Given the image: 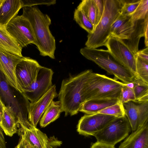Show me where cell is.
I'll use <instances>...</instances> for the list:
<instances>
[{
  "label": "cell",
  "instance_id": "cell-1",
  "mask_svg": "<svg viewBox=\"0 0 148 148\" xmlns=\"http://www.w3.org/2000/svg\"><path fill=\"white\" fill-rule=\"evenodd\" d=\"M22 15L31 24L35 37V45L40 55L54 59L56 42L49 28L51 23L49 16L43 13L35 6L23 8Z\"/></svg>",
  "mask_w": 148,
  "mask_h": 148
},
{
  "label": "cell",
  "instance_id": "cell-2",
  "mask_svg": "<svg viewBox=\"0 0 148 148\" xmlns=\"http://www.w3.org/2000/svg\"><path fill=\"white\" fill-rule=\"evenodd\" d=\"M92 71L88 69L77 75H70L62 81L58 96L65 116L77 114L81 105L85 101V82Z\"/></svg>",
  "mask_w": 148,
  "mask_h": 148
},
{
  "label": "cell",
  "instance_id": "cell-3",
  "mask_svg": "<svg viewBox=\"0 0 148 148\" xmlns=\"http://www.w3.org/2000/svg\"><path fill=\"white\" fill-rule=\"evenodd\" d=\"M0 97L5 105L11 110L15 114L21 130L36 127L33 125L28 119L29 101L23 93L17 91L9 84L0 71Z\"/></svg>",
  "mask_w": 148,
  "mask_h": 148
},
{
  "label": "cell",
  "instance_id": "cell-4",
  "mask_svg": "<svg viewBox=\"0 0 148 148\" xmlns=\"http://www.w3.org/2000/svg\"><path fill=\"white\" fill-rule=\"evenodd\" d=\"M102 15L93 32L88 34L86 47L97 48L105 46L110 37L112 24L120 13L123 4V0H104Z\"/></svg>",
  "mask_w": 148,
  "mask_h": 148
},
{
  "label": "cell",
  "instance_id": "cell-5",
  "mask_svg": "<svg viewBox=\"0 0 148 148\" xmlns=\"http://www.w3.org/2000/svg\"><path fill=\"white\" fill-rule=\"evenodd\" d=\"M124 84L105 75L94 73L92 70L85 82V101L98 99H119Z\"/></svg>",
  "mask_w": 148,
  "mask_h": 148
},
{
  "label": "cell",
  "instance_id": "cell-6",
  "mask_svg": "<svg viewBox=\"0 0 148 148\" xmlns=\"http://www.w3.org/2000/svg\"><path fill=\"white\" fill-rule=\"evenodd\" d=\"M80 52L86 59L95 63L108 74L114 75V79H119L124 84L132 82L135 77L119 64L108 50L86 47L81 49Z\"/></svg>",
  "mask_w": 148,
  "mask_h": 148
},
{
  "label": "cell",
  "instance_id": "cell-7",
  "mask_svg": "<svg viewBox=\"0 0 148 148\" xmlns=\"http://www.w3.org/2000/svg\"><path fill=\"white\" fill-rule=\"evenodd\" d=\"M131 129L129 122L125 115L116 117L94 136L97 141L114 146L125 138Z\"/></svg>",
  "mask_w": 148,
  "mask_h": 148
},
{
  "label": "cell",
  "instance_id": "cell-8",
  "mask_svg": "<svg viewBox=\"0 0 148 148\" xmlns=\"http://www.w3.org/2000/svg\"><path fill=\"white\" fill-rule=\"evenodd\" d=\"M105 46L119 64L137 77L136 70V55L130 49L123 40L110 36Z\"/></svg>",
  "mask_w": 148,
  "mask_h": 148
},
{
  "label": "cell",
  "instance_id": "cell-9",
  "mask_svg": "<svg viewBox=\"0 0 148 148\" xmlns=\"http://www.w3.org/2000/svg\"><path fill=\"white\" fill-rule=\"evenodd\" d=\"M5 27L10 35L22 48L31 43L35 45V37L31 24L22 15L14 17Z\"/></svg>",
  "mask_w": 148,
  "mask_h": 148
},
{
  "label": "cell",
  "instance_id": "cell-10",
  "mask_svg": "<svg viewBox=\"0 0 148 148\" xmlns=\"http://www.w3.org/2000/svg\"><path fill=\"white\" fill-rule=\"evenodd\" d=\"M53 73L51 69L40 66L34 83L22 91L30 102L38 100L51 88Z\"/></svg>",
  "mask_w": 148,
  "mask_h": 148
},
{
  "label": "cell",
  "instance_id": "cell-11",
  "mask_svg": "<svg viewBox=\"0 0 148 148\" xmlns=\"http://www.w3.org/2000/svg\"><path fill=\"white\" fill-rule=\"evenodd\" d=\"M41 66L36 60L26 57H23L17 64L15 75L18 87L22 92L34 83Z\"/></svg>",
  "mask_w": 148,
  "mask_h": 148
},
{
  "label": "cell",
  "instance_id": "cell-12",
  "mask_svg": "<svg viewBox=\"0 0 148 148\" xmlns=\"http://www.w3.org/2000/svg\"><path fill=\"white\" fill-rule=\"evenodd\" d=\"M116 118L100 113L85 114L78 121L77 131L80 134L84 136H94Z\"/></svg>",
  "mask_w": 148,
  "mask_h": 148
},
{
  "label": "cell",
  "instance_id": "cell-13",
  "mask_svg": "<svg viewBox=\"0 0 148 148\" xmlns=\"http://www.w3.org/2000/svg\"><path fill=\"white\" fill-rule=\"evenodd\" d=\"M125 115L133 132L148 121V102L130 101L123 104Z\"/></svg>",
  "mask_w": 148,
  "mask_h": 148
},
{
  "label": "cell",
  "instance_id": "cell-14",
  "mask_svg": "<svg viewBox=\"0 0 148 148\" xmlns=\"http://www.w3.org/2000/svg\"><path fill=\"white\" fill-rule=\"evenodd\" d=\"M58 96L55 85L37 101L29 103L28 118L29 122L36 127L45 111L53 101Z\"/></svg>",
  "mask_w": 148,
  "mask_h": 148
},
{
  "label": "cell",
  "instance_id": "cell-15",
  "mask_svg": "<svg viewBox=\"0 0 148 148\" xmlns=\"http://www.w3.org/2000/svg\"><path fill=\"white\" fill-rule=\"evenodd\" d=\"M25 140L34 148H53L61 145L62 141L54 136L49 138L46 134L36 127L25 129L21 131Z\"/></svg>",
  "mask_w": 148,
  "mask_h": 148
},
{
  "label": "cell",
  "instance_id": "cell-16",
  "mask_svg": "<svg viewBox=\"0 0 148 148\" xmlns=\"http://www.w3.org/2000/svg\"><path fill=\"white\" fill-rule=\"evenodd\" d=\"M23 57L0 50V71L4 75L9 84L21 93L18 86L15 69L17 65Z\"/></svg>",
  "mask_w": 148,
  "mask_h": 148
},
{
  "label": "cell",
  "instance_id": "cell-17",
  "mask_svg": "<svg viewBox=\"0 0 148 148\" xmlns=\"http://www.w3.org/2000/svg\"><path fill=\"white\" fill-rule=\"evenodd\" d=\"M134 27V22L132 20L131 16H124L120 13L111 26L110 36L122 40L127 39L133 32Z\"/></svg>",
  "mask_w": 148,
  "mask_h": 148
},
{
  "label": "cell",
  "instance_id": "cell-18",
  "mask_svg": "<svg viewBox=\"0 0 148 148\" xmlns=\"http://www.w3.org/2000/svg\"><path fill=\"white\" fill-rule=\"evenodd\" d=\"M148 121L133 132L119 148H148Z\"/></svg>",
  "mask_w": 148,
  "mask_h": 148
},
{
  "label": "cell",
  "instance_id": "cell-19",
  "mask_svg": "<svg viewBox=\"0 0 148 148\" xmlns=\"http://www.w3.org/2000/svg\"><path fill=\"white\" fill-rule=\"evenodd\" d=\"M22 8L21 0H4L0 7V24L5 26Z\"/></svg>",
  "mask_w": 148,
  "mask_h": 148
},
{
  "label": "cell",
  "instance_id": "cell-20",
  "mask_svg": "<svg viewBox=\"0 0 148 148\" xmlns=\"http://www.w3.org/2000/svg\"><path fill=\"white\" fill-rule=\"evenodd\" d=\"M119 101L118 99L90 100L84 102L82 104L79 111L86 114H95Z\"/></svg>",
  "mask_w": 148,
  "mask_h": 148
},
{
  "label": "cell",
  "instance_id": "cell-21",
  "mask_svg": "<svg viewBox=\"0 0 148 148\" xmlns=\"http://www.w3.org/2000/svg\"><path fill=\"white\" fill-rule=\"evenodd\" d=\"M134 22L133 32L129 38L123 40L130 49L136 55L138 51V46L140 40L144 37L145 30L146 25L148 24V16L144 19L138 20Z\"/></svg>",
  "mask_w": 148,
  "mask_h": 148
},
{
  "label": "cell",
  "instance_id": "cell-22",
  "mask_svg": "<svg viewBox=\"0 0 148 148\" xmlns=\"http://www.w3.org/2000/svg\"><path fill=\"white\" fill-rule=\"evenodd\" d=\"M22 48L7 30L0 24V50L23 57Z\"/></svg>",
  "mask_w": 148,
  "mask_h": 148
},
{
  "label": "cell",
  "instance_id": "cell-23",
  "mask_svg": "<svg viewBox=\"0 0 148 148\" xmlns=\"http://www.w3.org/2000/svg\"><path fill=\"white\" fill-rule=\"evenodd\" d=\"M18 125L16 117L12 111L5 106L3 110L0 128L6 135L12 136L17 132Z\"/></svg>",
  "mask_w": 148,
  "mask_h": 148
},
{
  "label": "cell",
  "instance_id": "cell-24",
  "mask_svg": "<svg viewBox=\"0 0 148 148\" xmlns=\"http://www.w3.org/2000/svg\"><path fill=\"white\" fill-rule=\"evenodd\" d=\"M61 105L59 101H52L47 108L40 121V125L44 127L58 118L62 112Z\"/></svg>",
  "mask_w": 148,
  "mask_h": 148
},
{
  "label": "cell",
  "instance_id": "cell-25",
  "mask_svg": "<svg viewBox=\"0 0 148 148\" xmlns=\"http://www.w3.org/2000/svg\"><path fill=\"white\" fill-rule=\"evenodd\" d=\"M77 9L83 12L93 25L94 29L101 18L94 0H83Z\"/></svg>",
  "mask_w": 148,
  "mask_h": 148
},
{
  "label": "cell",
  "instance_id": "cell-26",
  "mask_svg": "<svg viewBox=\"0 0 148 148\" xmlns=\"http://www.w3.org/2000/svg\"><path fill=\"white\" fill-rule=\"evenodd\" d=\"M133 82L136 101L141 102H148V84L136 77Z\"/></svg>",
  "mask_w": 148,
  "mask_h": 148
},
{
  "label": "cell",
  "instance_id": "cell-27",
  "mask_svg": "<svg viewBox=\"0 0 148 148\" xmlns=\"http://www.w3.org/2000/svg\"><path fill=\"white\" fill-rule=\"evenodd\" d=\"M74 19L82 28L88 34L92 33L94 27L90 21L84 14L80 10L77 8L74 13Z\"/></svg>",
  "mask_w": 148,
  "mask_h": 148
},
{
  "label": "cell",
  "instance_id": "cell-28",
  "mask_svg": "<svg viewBox=\"0 0 148 148\" xmlns=\"http://www.w3.org/2000/svg\"><path fill=\"white\" fill-rule=\"evenodd\" d=\"M136 70L137 77L148 84V62L142 60L136 55Z\"/></svg>",
  "mask_w": 148,
  "mask_h": 148
},
{
  "label": "cell",
  "instance_id": "cell-29",
  "mask_svg": "<svg viewBox=\"0 0 148 148\" xmlns=\"http://www.w3.org/2000/svg\"><path fill=\"white\" fill-rule=\"evenodd\" d=\"M148 16V0H141L135 11L131 16L133 22L144 19Z\"/></svg>",
  "mask_w": 148,
  "mask_h": 148
},
{
  "label": "cell",
  "instance_id": "cell-30",
  "mask_svg": "<svg viewBox=\"0 0 148 148\" xmlns=\"http://www.w3.org/2000/svg\"><path fill=\"white\" fill-rule=\"evenodd\" d=\"M100 113L121 117L125 116V110L123 104L119 101L99 112Z\"/></svg>",
  "mask_w": 148,
  "mask_h": 148
},
{
  "label": "cell",
  "instance_id": "cell-31",
  "mask_svg": "<svg viewBox=\"0 0 148 148\" xmlns=\"http://www.w3.org/2000/svg\"><path fill=\"white\" fill-rule=\"evenodd\" d=\"M141 0H123L120 14L126 16H131L135 11Z\"/></svg>",
  "mask_w": 148,
  "mask_h": 148
},
{
  "label": "cell",
  "instance_id": "cell-32",
  "mask_svg": "<svg viewBox=\"0 0 148 148\" xmlns=\"http://www.w3.org/2000/svg\"><path fill=\"white\" fill-rule=\"evenodd\" d=\"M119 101L123 104L130 101H136L133 89L123 86L119 99Z\"/></svg>",
  "mask_w": 148,
  "mask_h": 148
},
{
  "label": "cell",
  "instance_id": "cell-33",
  "mask_svg": "<svg viewBox=\"0 0 148 148\" xmlns=\"http://www.w3.org/2000/svg\"><path fill=\"white\" fill-rule=\"evenodd\" d=\"M22 8L35 6L37 5H50L55 4V0H21Z\"/></svg>",
  "mask_w": 148,
  "mask_h": 148
},
{
  "label": "cell",
  "instance_id": "cell-34",
  "mask_svg": "<svg viewBox=\"0 0 148 148\" xmlns=\"http://www.w3.org/2000/svg\"><path fill=\"white\" fill-rule=\"evenodd\" d=\"M136 55L142 60L148 62V47L138 50Z\"/></svg>",
  "mask_w": 148,
  "mask_h": 148
},
{
  "label": "cell",
  "instance_id": "cell-35",
  "mask_svg": "<svg viewBox=\"0 0 148 148\" xmlns=\"http://www.w3.org/2000/svg\"><path fill=\"white\" fill-rule=\"evenodd\" d=\"M97 7L99 16L101 18L104 9V0H94Z\"/></svg>",
  "mask_w": 148,
  "mask_h": 148
},
{
  "label": "cell",
  "instance_id": "cell-36",
  "mask_svg": "<svg viewBox=\"0 0 148 148\" xmlns=\"http://www.w3.org/2000/svg\"><path fill=\"white\" fill-rule=\"evenodd\" d=\"M90 148H115L113 145L97 141L93 143Z\"/></svg>",
  "mask_w": 148,
  "mask_h": 148
},
{
  "label": "cell",
  "instance_id": "cell-37",
  "mask_svg": "<svg viewBox=\"0 0 148 148\" xmlns=\"http://www.w3.org/2000/svg\"><path fill=\"white\" fill-rule=\"evenodd\" d=\"M21 137L19 142L15 148H26V144L23 135L21 134Z\"/></svg>",
  "mask_w": 148,
  "mask_h": 148
},
{
  "label": "cell",
  "instance_id": "cell-38",
  "mask_svg": "<svg viewBox=\"0 0 148 148\" xmlns=\"http://www.w3.org/2000/svg\"><path fill=\"white\" fill-rule=\"evenodd\" d=\"M0 148H6V143L3 132L0 127Z\"/></svg>",
  "mask_w": 148,
  "mask_h": 148
},
{
  "label": "cell",
  "instance_id": "cell-39",
  "mask_svg": "<svg viewBox=\"0 0 148 148\" xmlns=\"http://www.w3.org/2000/svg\"><path fill=\"white\" fill-rule=\"evenodd\" d=\"M144 37H145V44L147 47L148 46V24L146 26L145 30Z\"/></svg>",
  "mask_w": 148,
  "mask_h": 148
},
{
  "label": "cell",
  "instance_id": "cell-40",
  "mask_svg": "<svg viewBox=\"0 0 148 148\" xmlns=\"http://www.w3.org/2000/svg\"><path fill=\"white\" fill-rule=\"evenodd\" d=\"M4 103L0 97V125L1 123L2 117L4 106Z\"/></svg>",
  "mask_w": 148,
  "mask_h": 148
},
{
  "label": "cell",
  "instance_id": "cell-41",
  "mask_svg": "<svg viewBox=\"0 0 148 148\" xmlns=\"http://www.w3.org/2000/svg\"><path fill=\"white\" fill-rule=\"evenodd\" d=\"M126 86L127 87L133 89L134 86V84L133 82H131L127 84H125Z\"/></svg>",
  "mask_w": 148,
  "mask_h": 148
},
{
  "label": "cell",
  "instance_id": "cell-42",
  "mask_svg": "<svg viewBox=\"0 0 148 148\" xmlns=\"http://www.w3.org/2000/svg\"><path fill=\"white\" fill-rule=\"evenodd\" d=\"M26 148H34L25 140Z\"/></svg>",
  "mask_w": 148,
  "mask_h": 148
},
{
  "label": "cell",
  "instance_id": "cell-43",
  "mask_svg": "<svg viewBox=\"0 0 148 148\" xmlns=\"http://www.w3.org/2000/svg\"><path fill=\"white\" fill-rule=\"evenodd\" d=\"M3 0H2V1L1 2H0V7L1 5Z\"/></svg>",
  "mask_w": 148,
  "mask_h": 148
},
{
  "label": "cell",
  "instance_id": "cell-44",
  "mask_svg": "<svg viewBox=\"0 0 148 148\" xmlns=\"http://www.w3.org/2000/svg\"><path fill=\"white\" fill-rule=\"evenodd\" d=\"M1 1L2 0H0V2H1Z\"/></svg>",
  "mask_w": 148,
  "mask_h": 148
}]
</instances>
